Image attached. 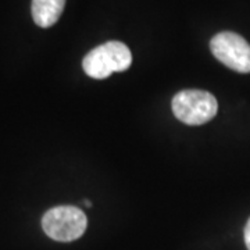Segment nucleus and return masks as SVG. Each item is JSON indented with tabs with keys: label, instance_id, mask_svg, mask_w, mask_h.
Instances as JSON below:
<instances>
[{
	"label": "nucleus",
	"instance_id": "7ed1b4c3",
	"mask_svg": "<svg viewBox=\"0 0 250 250\" xmlns=\"http://www.w3.org/2000/svg\"><path fill=\"white\" fill-rule=\"evenodd\" d=\"M88 227L85 213L74 206H59L46 211L42 218L45 233L57 242H71L81 238Z\"/></svg>",
	"mask_w": 250,
	"mask_h": 250
},
{
	"label": "nucleus",
	"instance_id": "0eeeda50",
	"mask_svg": "<svg viewBox=\"0 0 250 250\" xmlns=\"http://www.w3.org/2000/svg\"><path fill=\"white\" fill-rule=\"evenodd\" d=\"M83 205L86 206V207H90V206H92V203H90L89 200H85V202H83Z\"/></svg>",
	"mask_w": 250,
	"mask_h": 250
},
{
	"label": "nucleus",
	"instance_id": "20e7f679",
	"mask_svg": "<svg viewBox=\"0 0 250 250\" xmlns=\"http://www.w3.org/2000/svg\"><path fill=\"white\" fill-rule=\"evenodd\" d=\"M210 49L224 65L241 74L250 72V45L235 32H220L211 39Z\"/></svg>",
	"mask_w": 250,
	"mask_h": 250
},
{
	"label": "nucleus",
	"instance_id": "423d86ee",
	"mask_svg": "<svg viewBox=\"0 0 250 250\" xmlns=\"http://www.w3.org/2000/svg\"><path fill=\"white\" fill-rule=\"evenodd\" d=\"M245 243H246L248 250H250V218L246 223V227H245Z\"/></svg>",
	"mask_w": 250,
	"mask_h": 250
},
{
	"label": "nucleus",
	"instance_id": "39448f33",
	"mask_svg": "<svg viewBox=\"0 0 250 250\" xmlns=\"http://www.w3.org/2000/svg\"><path fill=\"white\" fill-rule=\"evenodd\" d=\"M64 6L65 0H32V18L41 28L52 27L59 21Z\"/></svg>",
	"mask_w": 250,
	"mask_h": 250
},
{
	"label": "nucleus",
	"instance_id": "f257e3e1",
	"mask_svg": "<svg viewBox=\"0 0 250 250\" xmlns=\"http://www.w3.org/2000/svg\"><path fill=\"white\" fill-rule=\"evenodd\" d=\"M132 54L128 46L118 41H110L95 47L83 57L82 67L85 74L95 80H104L113 72L128 70Z\"/></svg>",
	"mask_w": 250,
	"mask_h": 250
},
{
	"label": "nucleus",
	"instance_id": "f03ea898",
	"mask_svg": "<svg viewBox=\"0 0 250 250\" xmlns=\"http://www.w3.org/2000/svg\"><path fill=\"white\" fill-rule=\"evenodd\" d=\"M217 110V99L207 90H181L172 99V113L184 124H206L214 118Z\"/></svg>",
	"mask_w": 250,
	"mask_h": 250
}]
</instances>
